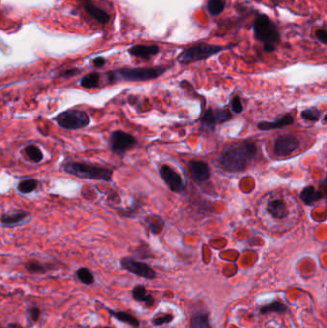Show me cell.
Returning <instances> with one entry per match:
<instances>
[{"label":"cell","mask_w":327,"mask_h":328,"mask_svg":"<svg viewBox=\"0 0 327 328\" xmlns=\"http://www.w3.org/2000/svg\"><path fill=\"white\" fill-rule=\"evenodd\" d=\"M253 32L255 38L264 43V48L267 52L275 50L280 40V34L276 25L268 16L260 15L256 18L253 23Z\"/></svg>","instance_id":"3957f363"},{"label":"cell","mask_w":327,"mask_h":328,"mask_svg":"<svg viewBox=\"0 0 327 328\" xmlns=\"http://www.w3.org/2000/svg\"><path fill=\"white\" fill-rule=\"evenodd\" d=\"M83 3L84 9L89 13L94 20L102 24H107L110 20L111 16L101 8H98L96 5L93 3L92 0H80Z\"/></svg>","instance_id":"7c38bea8"},{"label":"cell","mask_w":327,"mask_h":328,"mask_svg":"<svg viewBox=\"0 0 327 328\" xmlns=\"http://www.w3.org/2000/svg\"><path fill=\"white\" fill-rule=\"evenodd\" d=\"M106 61H107L106 59L103 58V57H97L93 60V64L96 67H103L106 64Z\"/></svg>","instance_id":"f35d334b"},{"label":"cell","mask_w":327,"mask_h":328,"mask_svg":"<svg viewBox=\"0 0 327 328\" xmlns=\"http://www.w3.org/2000/svg\"><path fill=\"white\" fill-rule=\"evenodd\" d=\"M225 9V1L224 0H209L208 3V10L212 16L220 15Z\"/></svg>","instance_id":"f546056e"},{"label":"cell","mask_w":327,"mask_h":328,"mask_svg":"<svg viewBox=\"0 0 327 328\" xmlns=\"http://www.w3.org/2000/svg\"><path fill=\"white\" fill-rule=\"evenodd\" d=\"M237 149L240 151V153L243 154L247 159H250L255 156L257 152V147L254 143L250 141H243L241 143H238L235 145Z\"/></svg>","instance_id":"cb8c5ba5"},{"label":"cell","mask_w":327,"mask_h":328,"mask_svg":"<svg viewBox=\"0 0 327 328\" xmlns=\"http://www.w3.org/2000/svg\"><path fill=\"white\" fill-rule=\"evenodd\" d=\"M173 320L174 315L172 313H159L152 319V324L154 327H162L164 325L171 324Z\"/></svg>","instance_id":"f1b7e54d"},{"label":"cell","mask_w":327,"mask_h":328,"mask_svg":"<svg viewBox=\"0 0 327 328\" xmlns=\"http://www.w3.org/2000/svg\"><path fill=\"white\" fill-rule=\"evenodd\" d=\"M111 328V327H108V326H107V327H101V328Z\"/></svg>","instance_id":"b9f144b4"},{"label":"cell","mask_w":327,"mask_h":328,"mask_svg":"<svg viewBox=\"0 0 327 328\" xmlns=\"http://www.w3.org/2000/svg\"><path fill=\"white\" fill-rule=\"evenodd\" d=\"M320 116H321V113L316 108L308 109L306 111H303L302 114H301V117L305 120H309V121H318L319 118H320Z\"/></svg>","instance_id":"d6a6232c"},{"label":"cell","mask_w":327,"mask_h":328,"mask_svg":"<svg viewBox=\"0 0 327 328\" xmlns=\"http://www.w3.org/2000/svg\"><path fill=\"white\" fill-rule=\"evenodd\" d=\"M216 114V120H217V124H222L225 123L229 120H231V112L227 111V110H222V111H215Z\"/></svg>","instance_id":"836d02e7"},{"label":"cell","mask_w":327,"mask_h":328,"mask_svg":"<svg viewBox=\"0 0 327 328\" xmlns=\"http://www.w3.org/2000/svg\"><path fill=\"white\" fill-rule=\"evenodd\" d=\"M62 169L65 173L80 179L103 181H112L114 174L113 170L109 168L77 161H70L65 163L62 166Z\"/></svg>","instance_id":"7a4b0ae2"},{"label":"cell","mask_w":327,"mask_h":328,"mask_svg":"<svg viewBox=\"0 0 327 328\" xmlns=\"http://www.w3.org/2000/svg\"><path fill=\"white\" fill-rule=\"evenodd\" d=\"M80 85L85 89H96L100 86V75L96 72L87 74L81 79Z\"/></svg>","instance_id":"484cf974"},{"label":"cell","mask_w":327,"mask_h":328,"mask_svg":"<svg viewBox=\"0 0 327 328\" xmlns=\"http://www.w3.org/2000/svg\"><path fill=\"white\" fill-rule=\"evenodd\" d=\"M55 121L65 130H79L90 124V117L82 110H67L56 116Z\"/></svg>","instance_id":"5b68a950"},{"label":"cell","mask_w":327,"mask_h":328,"mask_svg":"<svg viewBox=\"0 0 327 328\" xmlns=\"http://www.w3.org/2000/svg\"><path fill=\"white\" fill-rule=\"evenodd\" d=\"M231 109L235 114H240L243 111V106L241 100L238 96H234L231 100Z\"/></svg>","instance_id":"e575fe53"},{"label":"cell","mask_w":327,"mask_h":328,"mask_svg":"<svg viewBox=\"0 0 327 328\" xmlns=\"http://www.w3.org/2000/svg\"><path fill=\"white\" fill-rule=\"evenodd\" d=\"M294 122L293 116L291 115H286L282 116L281 118H278L277 120L273 122H261L257 125V128L261 131H270V130H275V129H280L285 126L292 125Z\"/></svg>","instance_id":"e0dca14e"},{"label":"cell","mask_w":327,"mask_h":328,"mask_svg":"<svg viewBox=\"0 0 327 328\" xmlns=\"http://www.w3.org/2000/svg\"><path fill=\"white\" fill-rule=\"evenodd\" d=\"M78 73H80L79 69H77V68H72V69H69V70H66V71L62 72L60 74V76L63 78L72 77V76H75Z\"/></svg>","instance_id":"8d00e7d4"},{"label":"cell","mask_w":327,"mask_h":328,"mask_svg":"<svg viewBox=\"0 0 327 328\" xmlns=\"http://www.w3.org/2000/svg\"><path fill=\"white\" fill-rule=\"evenodd\" d=\"M220 166L231 173L243 172L248 165V159L240 153L235 145L226 149L219 157Z\"/></svg>","instance_id":"8992f818"},{"label":"cell","mask_w":327,"mask_h":328,"mask_svg":"<svg viewBox=\"0 0 327 328\" xmlns=\"http://www.w3.org/2000/svg\"><path fill=\"white\" fill-rule=\"evenodd\" d=\"M266 209L273 218L277 220H282L286 218L288 215L286 204L284 203L283 200L280 199H275L269 202Z\"/></svg>","instance_id":"9a60e30c"},{"label":"cell","mask_w":327,"mask_h":328,"mask_svg":"<svg viewBox=\"0 0 327 328\" xmlns=\"http://www.w3.org/2000/svg\"><path fill=\"white\" fill-rule=\"evenodd\" d=\"M108 313L111 317L115 318L117 321L127 324L131 327L135 328H139L140 327V322L139 320L135 317L134 315H132L131 313L127 312V311H116V310H113V309H107Z\"/></svg>","instance_id":"2e32d148"},{"label":"cell","mask_w":327,"mask_h":328,"mask_svg":"<svg viewBox=\"0 0 327 328\" xmlns=\"http://www.w3.org/2000/svg\"><path fill=\"white\" fill-rule=\"evenodd\" d=\"M316 37L322 43L327 44V30L326 29H318L316 31Z\"/></svg>","instance_id":"d590c367"},{"label":"cell","mask_w":327,"mask_h":328,"mask_svg":"<svg viewBox=\"0 0 327 328\" xmlns=\"http://www.w3.org/2000/svg\"><path fill=\"white\" fill-rule=\"evenodd\" d=\"M299 147L298 139L292 135H280L274 144V153L277 156H286Z\"/></svg>","instance_id":"30bf717a"},{"label":"cell","mask_w":327,"mask_h":328,"mask_svg":"<svg viewBox=\"0 0 327 328\" xmlns=\"http://www.w3.org/2000/svg\"><path fill=\"white\" fill-rule=\"evenodd\" d=\"M7 328H24L23 327H21L19 324L17 323H11L7 326Z\"/></svg>","instance_id":"ab89813d"},{"label":"cell","mask_w":327,"mask_h":328,"mask_svg":"<svg viewBox=\"0 0 327 328\" xmlns=\"http://www.w3.org/2000/svg\"><path fill=\"white\" fill-rule=\"evenodd\" d=\"M29 213L25 211L5 213L1 216V225L2 227H14L22 223L29 217Z\"/></svg>","instance_id":"d6986e66"},{"label":"cell","mask_w":327,"mask_h":328,"mask_svg":"<svg viewBox=\"0 0 327 328\" xmlns=\"http://www.w3.org/2000/svg\"><path fill=\"white\" fill-rule=\"evenodd\" d=\"M146 224H147V229L150 232H153L154 234H158L162 232L163 229V221L161 218L159 217H148L146 220Z\"/></svg>","instance_id":"83f0119b"},{"label":"cell","mask_w":327,"mask_h":328,"mask_svg":"<svg viewBox=\"0 0 327 328\" xmlns=\"http://www.w3.org/2000/svg\"><path fill=\"white\" fill-rule=\"evenodd\" d=\"M39 182L34 179H26L21 180L18 185V190L21 194H29L38 188Z\"/></svg>","instance_id":"4316f807"},{"label":"cell","mask_w":327,"mask_h":328,"mask_svg":"<svg viewBox=\"0 0 327 328\" xmlns=\"http://www.w3.org/2000/svg\"><path fill=\"white\" fill-rule=\"evenodd\" d=\"M41 316V310L38 305H30L27 307V318L28 321L32 324H36L39 322Z\"/></svg>","instance_id":"4dcf8cb0"},{"label":"cell","mask_w":327,"mask_h":328,"mask_svg":"<svg viewBox=\"0 0 327 328\" xmlns=\"http://www.w3.org/2000/svg\"><path fill=\"white\" fill-rule=\"evenodd\" d=\"M223 49H224V47L219 46V45L201 43V44L194 45L192 47H189V48L183 50L178 55V57L177 58V60L180 63L188 64V63H191V62L198 61V60H202L209 58L213 55L219 53Z\"/></svg>","instance_id":"277c9868"},{"label":"cell","mask_w":327,"mask_h":328,"mask_svg":"<svg viewBox=\"0 0 327 328\" xmlns=\"http://www.w3.org/2000/svg\"><path fill=\"white\" fill-rule=\"evenodd\" d=\"M324 121H325V122H327V116H325V118H324Z\"/></svg>","instance_id":"60d3db41"},{"label":"cell","mask_w":327,"mask_h":328,"mask_svg":"<svg viewBox=\"0 0 327 328\" xmlns=\"http://www.w3.org/2000/svg\"><path fill=\"white\" fill-rule=\"evenodd\" d=\"M323 198V195L320 190H317L314 186H307L305 187L301 193H300V199L304 202L305 205L311 206L317 201L321 200Z\"/></svg>","instance_id":"7402d4cb"},{"label":"cell","mask_w":327,"mask_h":328,"mask_svg":"<svg viewBox=\"0 0 327 328\" xmlns=\"http://www.w3.org/2000/svg\"><path fill=\"white\" fill-rule=\"evenodd\" d=\"M75 274L78 280L87 286H90L95 282V277L93 272L86 267L80 268L79 270H76Z\"/></svg>","instance_id":"603a6c76"},{"label":"cell","mask_w":327,"mask_h":328,"mask_svg":"<svg viewBox=\"0 0 327 328\" xmlns=\"http://www.w3.org/2000/svg\"><path fill=\"white\" fill-rule=\"evenodd\" d=\"M167 66L156 67H138V68H121L116 71H111L107 74L110 84L117 81L126 82H144L150 81L161 76L167 71Z\"/></svg>","instance_id":"6da1fadb"},{"label":"cell","mask_w":327,"mask_h":328,"mask_svg":"<svg viewBox=\"0 0 327 328\" xmlns=\"http://www.w3.org/2000/svg\"><path fill=\"white\" fill-rule=\"evenodd\" d=\"M188 169L193 179L200 182L207 181L211 176L210 167L208 166V164L201 160L190 161L188 163Z\"/></svg>","instance_id":"8fae6325"},{"label":"cell","mask_w":327,"mask_h":328,"mask_svg":"<svg viewBox=\"0 0 327 328\" xmlns=\"http://www.w3.org/2000/svg\"><path fill=\"white\" fill-rule=\"evenodd\" d=\"M111 148L115 154L123 155L127 151L135 147L137 140L134 135L123 131H116L111 136Z\"/></svg>","instance_id":"ba28073f"},{"label":"cell","mask_w":327,"mask_h":328,"mask_svg":"<svg viewBox=\"0 0 327 328\" xmlns=\"http://www.w3.org/2000/svg\"><path fill=\"white\" fill-rule=\"evenodd\" d=\"M25 269L31 274H44L54 268L49 264H44L37 260H29L25 263Z\"/></svg>","instance_id":"44dd1931"},{"label":"cell","mask_w":327,"mask_h":328,"mask_svg":"<svg viewBox=\"0 0 327 328\" xmlns=\"http://www.w3.org/2000/svg\"><path fill=\"white\" fill-rule=\"evenodd\" d=\"M121 267L130 273L136 276L145 278L147 280H154L156 278V271L148 264L135 260L133 257L125 256L120 260Z\"/></svg>","instance_id":"52a82bcc"},{"label":"cell","mask_w":327,"mask_h":328,"mask_svg":"<svg viewBox=\"0 0 327 328\" xmlns=\"http://www.w3.org/2000/svg\"><path fill=\"white\" fill-rule=\"evenodd\" d=\"M202 123L207 127H214L215 125H217L215 111H213L212 109L208 110L202 117Z\"/></svg>","instance_id":"1f68e13d"},{"label":"cell","mask_w":327,"mask_h":328,"mask_svg":"<svg viewBox=\"0 0 327 328\" xmlns=\"http://www.w3.org/2000/svg\"><path fill=\"white\" fill-rule=\"evenodd\" d=\"M319 190L321 191V193L323 195V197L327 198V175L326 179L321 183V185H320V189H319Z\"/></svg>","instance_id":"74e56055"},{"label":"cell","mask_w":327,"mask_h":328,"mask_svg":"<svg viewBox=\"0 0 327 328\" xmlns=\"http://www.w3.org/2000/svg\"><path fill=\"white\" fill-rule=\"evenodd\" d=\"M133 298L137 302L143 303L146 307H153L155 304V298L154 296L147 292L145 286L143 285H136L132 290Z\"/></svg>","instance_id":"4fadbf2b"},{"label":"cell","mask_w":327,"mask_h":328,"mask_svg":"<svg viewBox=\"0 0 327 328\" xmlns=\"http://www.w3.org/2000/svg\"><path fill=\"white\" fill-rule=\"evenodd\" d=\"M160 48L156 44L151 45H135L129 49V53L132 56L143 60H150L152 56L156 55L159 52Z\"/></svg>","instance_id":"5bb4252c"},{"label":"cell","mask_w":327,"mask_h":328,"mask_svg":"<svg viewBox=\"0 0 327 328\" xmlns=\"http://www.w3.org/2000/svg\"><path fill=\"white\" fill-rule=\"evenodd\" d=\"M159 174L167 187L174 193H181L185 190V184L181 176L168 165H161Z\"/></svg>","instance_id":"9c48e42d"},{"label":"cell","mask_w":327,"mask_h":328,"mask_svg":"<svg viewBox=\"0 0 327 328\" xmlns=\"http://www.w3.org/2000/svg\"><path fill=\"white\" fill-rule=\"evenodd\" d=\"M190 328H213L208 312H195L190 316Z\"/></svg>","instance_id":"ac0fdd59"},{"label":"cell","mask_w":327,"mask_h":328,"mask_svg":"<svg viewBox=\"0 0 327 328\" xmlns=\"http://www.w3.org/2000/svg\"><path fill=\"white\" fill-rule=\"evenodd\" d=\"M24 153L26 156L34 163H39L43 159V154L37 145L30 144L24 148Z\"/></svg>","instance_id":"d4e9b609"},{"label":"cell","mask_w":327,"mask_h":328,"mask_svg":"<svg viewBox=\"0 0 327 328\" xmlns=\"http://www.w3.org/2000/svg\"><path fill=\"white\" fill-rule=\"evenodd\" d=\"M287 311H288V306L279 300H273L258 308V312L260 315H268L270 313H276L280 315V314L286 313Z\"/></svg>","instance_id":"ffe728a7"}]
</instances>
